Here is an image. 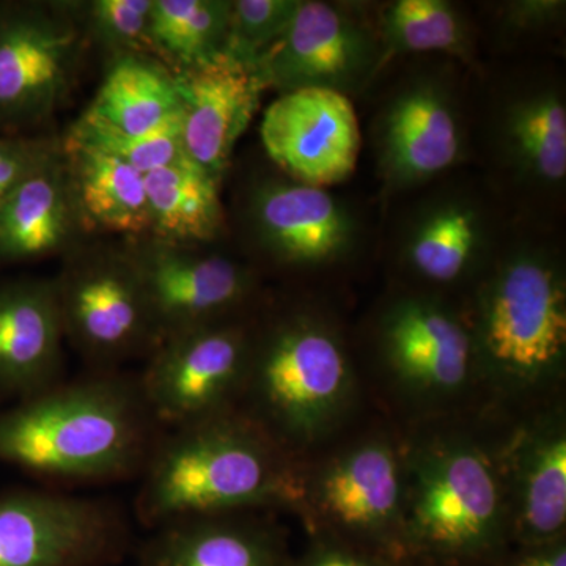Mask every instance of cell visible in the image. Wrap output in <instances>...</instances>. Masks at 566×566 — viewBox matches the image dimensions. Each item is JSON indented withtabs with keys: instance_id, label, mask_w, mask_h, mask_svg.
<instances>
[{
	"instance_id": "6da1fadb",
	"label": "cell",
	"mask_w": 566,
	"mask_h": 566,
	"mask_svg": "<svg viewBox=\"0 0 566 566\" xmlns=\"http://www.w3.org/2000/svg\"><path fill=\"white\" fill-rule=\"evenodd\" d=\"M509 424L485 409L400 427L406 546L417 566H495L509 553Z\"/></svg>"
},
{
	"instance_id": "7a4b0ae2",
	"label": "cell",
	"mask_w": 566,
	"mask_h": 566,
	"mask_svg": "<svg viewBox=\"0 0 566 566\" xmlns=\"http://www.w3.org/2000/svg\"><path fill=\"white\" fill-rule=\"evenodd\" d=\"M371 409L359 357L333 316L307 304L256 316L237 411L289 455L307 460Z\"/></svg>"
},
{
	"instance_id": "3957f363",
	"label": "cell",
	"mask_w": 566,
	"mask_h": 566,
	"mask_svg": "<svg viewBox=\"0 0 566 566\" xmlns=\"http://www.w3.org/2000/svg\"><path fill=\"white\" fill-rule=\"evenodd\" d=\"M164 431L139 376L92 371L0 411V463L57 485L139 476Z\"/></svg>"
},
{
	"instance_id": "277c9868",
	"label": "cell",
	"mask_w": 566,
	"mask_h": 566,
	"mask_svg": "<svg viewBox=\"0 0 566 566\" xmlns=\"http://www.w3.org/2000/svg\"><path fill=\"white\" fill-rule=\"evenodd\" d=\"M134 502L155 528L186 517L268 512L297 515L301 461L240 411L164 431Z\"/></svg>"
},
{
	"instance_id": "5b68a950",
	"label": "cell",
	"mask_w": 566,
	"mask_h": 566,
	"mask_svg": "<svg viewBox=\"0 0 566 566\" xmlns=\"http://www.w3.org/2000/svg\"><path fill=\"white\" fill-rule=\"evenodd\" d=\"M488 411L515 417L566 397V282L521 252L480 274L463 300Z\"/></svg>"
},
{
	"instance_id": "8992f818",
	"label": "cell",
	"mask_w": 566,
	"mask_h": 566,
	"mask_svg": "<svg viewBox=\"0 0 566 566\" xmlns=\"http://www.w3.org/2000/svg\"><path fill=\"white\" fill-rule=\"evenodd\" d=\"M359 367L371 408L401 428L486 409L463 303L439 294L386 301Z\"/></svg>"
},
{
	"instance_id": "52a82bcc",
	"label": "cell",
	"mask_w": 566,
	"mask_h": 566,
	"mask_svg": "<svg viewBox=\"0 0 566 566\" xmlns=\"http://www.w3.org/2000/svg\"><path fill=\"white\" fill-rule=\"evenodd\" d=\"M296 517L307 536H324L417 566L406 546L401 428L371 409L301 461Z\"/></svg>"
},
{
	"instance_id": "ba28073f",
	"label": "cell",
	"mask_w": 566,
	"mask_h": 566,
	"mask_svg": "<svg viewBox=\"0 0 566 566\" xmlns=\"http://www.w3.org/2000/svg\"><path fill=\"white\" fill-rule=\"evenodd\" d=\"M63 334L93 371L148 356L163 334L128 249L71 251L54 279Z\"/></svg>"
},
{
	"instance_id": "9c48e42d",
	"label": "cell",
	"mask_w": 566,
	"mask_h": 566,
	"mask_svg": "<svg viewBox=\"0 0 566 566\" xmlns=\"http://www.w3.org/2000/svg\"><path fill=\"white\" fill-rule=\"evenodd\" d=\"M255 316L203 324L163 338L139 386L163 430L237 411L248 378Z\"/></svg>"
},
{
	"instance_id": "30bf717a",
	"label": "cell",
	"mask_w": 566,
	"mask_h": 566,
	"mask_svg": "<svg viewBox=\"0 0 566 566\" xmlns=\"http://www.w3.org/2000/svg\"><path fill=\"white\" fill-rule=\"evenodd\" d=\"M125 513L55 490L0 494V566H114L132 549Z\"/></svg>"
},
{
	"instance_id": "8fae6325",
	"label": "cell",
	"mask_w": 566,
	"mask_h": 566,
	"mask_svg": "<svg viewBox=\"0 0 566 566\" xmlns=\"http://www.w3.org/2000/svg\"><path fill=\"white\" fill-rule=\"evenodd\" d=\"M82 31L41 3L0 2V133L29 134L69 93Z\"/></svg>"
},
{
	"instance_id": "7c38bea8",
	"label": "cell",
	"mask_w": 566,
	"mask_h": 566,
	"mask_svg": "<svg viewBox=\"0 0 566 566\" xmlns=\"http://www.w3.org/2000/svg\"><path fill=\"white\" fill-rule=\"evenodd\" d=\"M502 464L512 546L566 538V397L510 417Z\"/></svg>"
},
{
	"instance_id": "4fadbf2b",
	"label": "cell",
	"mask_w": 566,
	"mask_h": 566,
	"mask_svg": "<svg viewBox=\"0 0 566 566\" xmlns=\"http://www.w3.org/2000/svg\"><path fill=\"white\" fill-rule=\"evenodd\" d=\"M128 251L163 338L249 312L255 279L229 256L156 240Z\"/></svg>"
},
{
	"instance_id": "5bb4252c",
	"label": "cell",
	"mask_w": 566,
	"mask_h": 566,
	"mask_svg": "<svg viewBox=\"0 0 566 566\" xmlns=\"http://www.w3.org/2000/svg\"><path fill=\"white\" fill-rule=\"evenodd\" d=\"M260 137L290 180L322 189L354 172L363 144L352 99L329 88L281 93L264 111Z\"/></svg>"
},
{
	"instance_id": "9a60e30c",
	"label": "cell",
	"mask_w": 566,
	"mask_h": 566,
	"mask_svg": "<svg viewBox=\"0 0 566 566\" xmlns=\"http://www.w3.org/2000/svg\"><path fill=\"white\" fill-rule=\"evenodd\" d=\"M181 102V142L189 161L221 181L268 85L255 63L222 52L174 71Z\"/></svg>"
},
{
	"instance_id": "2e32d148",
	"label": "cell",
	"mask_w": 566,
	"mask_h": 566,
	"mask_svg": "<svg viewBox=\"0 0 566 566\" xmlns=\"http://www.w3.org/2000/svg\"><path fill=\"white\" fill-rule=\"evenodd\" d=\"M364 29L338 7L297 2L293 20L277 43L256 62L268 88L282 93L329 88L345 93L374 61Z\"/></svg>"
},
{
	"instance_id": "e0dca14e",
	"label": "cell",
	"mask_w": 566,
	"mask_h": 566,
	"mask_svg": "<svg viewBox=\"0 0 566 566\" xmlns=\"http://www.w3.org/2000/svg\"><path fill=\"white\" fill-rule=\"evenodd\" d=\"M63 342L54 281L0 282V400L18 403L62 382Z\"/></svg>"
},
{
	"instance_id": "ac0fdd59",
	"label": "cell",
	"mask_w": 566,
	"mask_h": 566,
	"mask_svg": "<svg viewBox=\"0 0 566 566\" xmlns=\"http://www.w3.org/2000/svg\"><path fill=\"white\" fill-rule=\"evenodd\" d=\"M292 556L279 515L240 512L155 528L140 547L137 566H289Z\"/></svg>"
},
{
	"instance_id": "d6986e66",
	"label": "cell",
	"mask_w": 566,
	"mask_h": 566,
	"mask_svg": "<svg viewBox=\"0 0 566 566\" xmlns=\"http://www.w3.org/2000/svg\"><path fill=\"white\" fill-rule=\"evenodd\" d=\"M378 145L385 172L397 185L449 169L463 142L455 106L444 88L420 81L398 93L382 112Z\"/></svg>"
},
{
	"instance_id": "ffe728a7",
	"label": "cell",
	"mask_w": 566,
	"mask_h": 566,
	"mask_svg": "<svg viewBox=\"0 0 566 566\" xmlns=\"http://www.w3.org/2000/svg\"><path fill=\"white\" fill-rule=\"evenodd\" d=\"M256 234L271 255L292 266L334 262L352 240V222L322 188L271 181L253 197Z\"/></svg>"
},
{
	"instance_id": "44dd1931",
	"label": "cell",
	"mask_w": 566,
	"mask_h": 566,
	"mask_svg": "<svg viewBox=\"0 0 566 566\" xmlns=\"http://www.w3.org/2000/svg\"><path fill=\"white\" fill-rule=\"evenodd\" d=\"M84 232L62 151H54L0 203V270L69 251Z\"/></svg>"
},
{
	"instance_id": "7402d4cb",
	"label": "cell",
	"mask_w": 566,
	"mask_h": 566,
	"mask_svg": "<svg viewBox=\"0 0 566 566\" xmlns=\"http://www.w3.org/2000/svg\"><path fill=\"white\" fill-rule=\"evenodd\" d=\"M62 155L84 232L120 234L129 240L150 234L145 175L70 136Z\"/></svg>"
},
{
	"instance_id": "603a6c76",
	"label": "cell",
	"mask_w": 566,
	"mask_h": 566,
	"mask_svg": "<svg viewBox=\"0 0 566 566\" xmlns=\"http://www.w3.org/2000/svg\"><path fill=\"white\" fill-rule=\"evenodd\" d=\"M85 112L126 134L163 128L181 117L174 71L148 55H114L95 99Z\"/></svg>"
},
{
	"instance_id": "cb8c5ba5",
	"label": "cell",
	"mask_w": 566,
	"mask_h": 566,
	"mask_svg": "<svg viewBox=\"0 0 566 566\" xmlns=\"http://www.w3.org/2000/svg\"><path fill=\"white\" fill-rule=\"evenodd\" d=\"M219 182L189 159L145 175L153 240L175 245L216 240L226 222Z\"/></svg>"
},
{
	"instance_id": "d4e9b609",
	"label": "cell",
	"mask_w": 566,
	"mask_h": 566,
	"mask_svg": "<svg viewBox=\"0 0 566 566\" xmlns=\"http://www.w3.org/2000/svg\"><path fill=\"white\" fill-rule=\"evenodd\" d=\"M480 219L471 207L447 203L417 226L406 249V264L417 285L411 289L446 296L472 279L480 251Z\"/></svg>"
},
{
	"instance_id": "484cf974",
	"label": "cell",
	"mask_w": 566,
	"mask_h": 566,
	"mask_svg": "<svg viewBox=\"0 0 566 566\" xmlns=\"http://www.w3.org/2000/svg\"><path fill=\"white\" fill-rule=\"evenodd\" d=\"M229 17L226 0H153L150 35L158 61L177 71L218 57Z\"/></svg>"
},
{
	"instance_id": "4316f807",
	"label": "cell",
	"mask_w": 566,
	"mask_h": 566,
	"mask_svg": "<svg viewBox=\"0 0 566 566\" xmlns=\"http://www.w3.org/2000/svg\"><path fill=\"white\" fill-rule=\"evenodd\" d=\"M505 139L521 172L546 185L566 175V109L557 93L542 91L513 104Z\"/></svg>"
},
{
	"instance_id": "83f0119b",
	"label": "cell",
	"mask_w": 566,
	"mask_h": 566,
	"mask_svg": "<svg viewBox=\"0 0 566 566\" xmlns=\"http://www.w3.org/2000/svg\"><path fill=\"white\" fill-rule=\"evenodd\" d=\"M382 33L394 52H461L464 29L450 3L398 0L386 10Z\"/></svg>"
},
{
	"instance_id": "f1b7e54d",
	"label": "cell",
	"mask_w": 566,
	"mask_h": 566,
	"mask_svg": "<svg viewBox=\"0 0 566 566\" xmlns=\"http://www.w3.org/2000/svg\"><path fill=\"white\" fill-rule=\"evenodd\" d=\"M69 136L115 156L142 175L188 161L182 148L180 118L155 132L126 134L84 112L70 129Z\"/></svg>"
},
{
	"instance_id": "f546056e",
	"label": "cell",
	"mask_w": 566,
	"mask_h": 566,
	"mask_svg": "<svg viewBox=\"0 0 566 566\" xmlns=\"http://www.w3.org/2000/svg\"><path fill=\"white\" fill-rule=\"evenodd\" d=\"M294 0H237L230 2L223 52L255 63L271 50L293 20Z\"/></svg>"
},
{
	"instance_id": "4dcf8cb0",
	"label": "cell",
	"mask_w": 566,
	"mask_h": 566,
	"mask_svg": "<svg viewBox=\"0 0 566 566\" xmlns=\"http://www.w3.org/2000/svg\"><path fill=\"white\" fill-rule=\"evenodd\" d=\"M153 0H95L88 3L85 28L103 48L158 61L150 35Z\"/></svg>"
},
{
	"instance_id": "1f68e13d",
	"label": "cell",
	"mask_w": 566,
	"mask_h": 566,
	"mask_svg": "<svg viewBox=\"0 0 566 566\" xmlns=\"http://www.w3.org/2000/svg\"><path fill=\"white\" fill-rule=\"evenodd\" d=\"M57 145L29 134L0 133V203L40 166Z\"/></svg>"
},
{
	"instance_id": "d6a6232c",
	"label": "cell",
	"mask_w": 566,
	"mask_h": 566,
	"mask_svg": "<svg viewBox=\"0 0 566 566\" xmlns=\"http://www.w3.org/2000/svg\"><path fill=\"white\" fill-rule=\"evenodd\" d=\"M289 566H411L401 564L378 556V554L368 553L345 545V543L335 542V539L324 538V536H308L307 545L297 556H292Z\"/></svg>"
},
{
	"instance_id": "836d02e7",
	"label": "cell",
	"mask_w": 566,
	"mask_h": 566,
	"mask_svg": "<svg viewBox=\"0 0 566 566\" xmlns=\"http://www.w3.org/2000/svg\"><path fill=\"white\" fill-rule=\"evenodd\" d=\"M495 566H566V538L543 545L512 546Z\"/></svg>"
}]
</instances>
